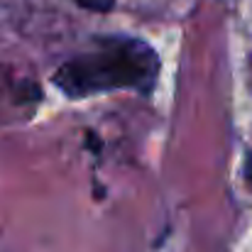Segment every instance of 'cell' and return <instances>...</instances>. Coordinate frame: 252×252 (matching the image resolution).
Here are the masks:
<instances>
[{
  "label": "cell",
  "instance_id": "6da1fadb",
  "mask_svg": "<svg viewBox=\"0 0 252 252\" xmlns=\"http://www.w3.org/2000/svg\"><path fill=\"white\" fill-rule=\"evenodd\" d=\"M157 79V54L137 39H105L98 49L66 62L57 74V86L84 98L113 88H140L147 93Z\"/></svg>",
  "mask_w": 252,
  "mask_h": 252
},
{
  "label": "cell",
  "instance_id": "7a4b0ae2",
  "mask_svg": "<svg viewBox=\"0 0 252 252\" xmlns=\"http://www.w3.org/2000/svg\"><path fill=\"white\" fill-rule=\"evenodd\" d=\"M81 7H88V10H98V12H105L113 7L115 0H76Z\"/></svg>",
  "mask_w": 252,
  "mask_h": 252
},
{
  "label": "cell",
  "instance_id": "3957f363",
  "mask_svg": "<svg viewBox=\"0 0 252 252\" xmlns=\"http://www.w3.org/2000/svg\"><path fill=\"white\" fill-rule=\"evenodd\" d=\"M248 179L252 181V155H250V162H248Z\"/></svg>",
  "mask_w": 252,
  "mask_h": 252
}]
</instances>
